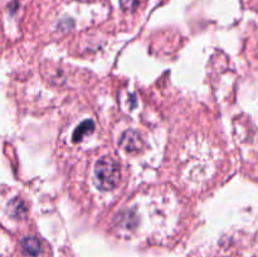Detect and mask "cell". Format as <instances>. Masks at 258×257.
<instances>
[{
    "label": "cell",
    "mask_w": 258,
    "mask_h": 257,
    "mask_svg": "<svg viewBox=\"0 0 258 257\" xmlns=\"http://www.w3.org/2000/svg\"><path fill=\"white\" fill-rule=\"evenodd\" d=\"M96 184L102 190H110L118 184L120 180V166L118 163L111 156L100 159L95 166Z\"/></svg>",
    "instance_id": "obj_1"
},
{
    "label": "cell",
    "mask_w": 258,
    "mask_h": 257,
    "mask_svg": "<svg viewBox=\"0 0 258 257\" xmlns=\"http://www.w3.org/2000/svg\"><path fill=\"white\" fill-rule=\"evenodd\" d=\"M120 145L127 151H138L143 146V140L136 131L128 130L121 138Z\"/></svg>",
    "instance_id": "obj_2"
},
{
    "label": "cell",
    "mask_w": 258,
    "mask_h": 257,
    "mask_svg": "<svg viewBox=\"0 0 258 257\" xmlns=\"http://www.w3.org/2000/svg\"><path fill=\"white\" fill-rule=\"evenodd\" d=\"M93 130H95V122H93V121H83L81 125L77 126V128H76L75 133H73V143H80V141H82L83 139H85V136L92 134Z\"/></svg>",
    "instance_id": "obj_3"
},
{
    "label": "cell",
    "mask_w": 258,
    "mask_h": 257,
    "mask_svg": "<svg viewBox=\"0 0 258 257\" xmlns=\"http://www.w3.org/2000/svg\"><path fill=\"white\" fill-rule=\"evenodd\" d=\"M22 244L25 252L29 253L30 256H37L40 252V242L35 237H27V238L23 239Z\"/></svg>",
    "instance_id": "obj_4"
},
{
    "label": "cell",
    "mask_w": 258,
    "mask_h": 257,
    "mask_svg": "<svg viewBox=\"0 0 258 257\" xmlns=\"http://www.w3.org/2000/svg\"><path fill=\"white\" fill-rule=\"evenodd\" d=\"M139 2L138 0H120V5L122 8V10H126V12H131V10L135 9L138 7Z\"/></svg>",
    "instance_id": "obj_5"
}]
</instances>
